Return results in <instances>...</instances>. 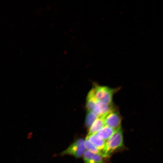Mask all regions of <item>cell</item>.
<instances>
[{"label": "cell", "instance_id": "cell-1", "mask_svg": "<svg viewBox=\"0 0 163 163\" xmlns=\"http://www.w3.org/2000/svg\"><path fill=\"white\" fill-rule=\"evenodd\" d=\"M125 149L123 131L121 127L117 129L113 135L106 141L104 156L105 158L108 157L114 152Z\"/></svg>", "mask_w": 163, "mask_h": 163}, {"label": "cell", "instance_id": "cell-12", "mask_svg": "<svg viewBox=\"0 0 163 163\" xmlns=\"http://www.w3.org/2000/svg\"><path fill=\"white\" fill-rule=\"evenodd\" d=\"M98 117L93 111H87L85 119V125L88 128H89L93 122Z\"/></svg>", "mask_w": 163, "mask_h": 163}, {"label": "cell", "instance_id": "cell-5", "mask_svg": "<svg viewBox=\"0 0 163 163\" xmlns=\"http://www.w3.org/2000/svg\"><path fill=\"white\" fill-rule=\"evenodd\" d=\"M113 109L112 104H109L102 101H97L93 111L98 117H104Z\"/></svg>", "mask_w": 163, "mask_h": 163}, {"label": "cell", "instance_id": "cell-3", "mask_svg": "<svg viewBox=\"0 0 163 163\" xmlns=\"http://www.w3.org/2000/svg\"><path fill=\"white\" fill-rule=\"evenodd\" d=\"M85 140L80 138L75 141L66 150L62 152V155H69L76 158H79L83 155L86 151L85 145Z\"/></svg>", "mask_w": 163, "mask_h": 163}, {"label": "cell", "instance_id": "cell-10", "mask_svg": "<svg viewBox=\"0 0 163 163\" xmlns=\"http://www.w3.org/2000/svg\"><path fill=\"white\" fill-rule=\"evenodd\" d=\"M93 92L91 89L89 92L87 96L86 106L88 111L93 110L97 101L95 97Z\"/></svg>", "mask_w": 163, "mask_h": 163}, {"label": "cell", "instance_id": "cell-11", "mask_svg": "<svg viewBox=\"0 0 163 163\" xmlns=\"http://www.w3.org/2000/svg\"><path fill=\"white\" fill-rule=\"evenodd\" d=\"M84 143L86 149L87 150L105 158L103 152L92 144L86 138Z\"/></svg>", "mask_w": 163, "mask_h": 163}, {"label": "cell", "instance_id": "cell-6", "mask_svg": "<svg viewBox=\"0 0 163 163\" xmlns=\"http://www.w3.org/2000/svg\"><path fill=\"white\" fill-rule=\"evenodd\" d=\"M83 157L84 163H106L104 157L87 150L85 152Z\"/></svg>", "mask_w": 163, "mask_h": 163}, {"label": "cell", "instance_id": "cell-9", "mask_svg": "<svg viewBox=\"0 0 163 163\" xmlns=\"http://www.w3.org/2000/svg\"><path fill=\"white\" fill-rule=\"evenodd\" d=\"M116 130L105 126L96 134L106 141L113 135Z\"/></svg>", "mask_w": 163, "mask_h": 163}, {"label": "cell", "instance_id": "cell-7", "mask_svg": "<svg viewBox=\"0 0 163 163\" xmlns=\"http://www.w3.org/2000/svg\"><path fill=\"white\" fill-rule=\"evenodd\" d=\"M86 138L92 144L102 152L104 156V152L105 148V141L100 138L96 134L87 135Z\"/></svg>", "mask_w": 163, "mask_h": 163}, {"label": "cell", "instance_id": "cell-2", "mask_svg": "<svg viewBox=\"0 0 163 163\" xmlns=\"http://www.w3.org/2000/svg\"><path fill=\"white\" fill-rule=\"evenodd\" d=\"M94 85L91 89L96 100L107 104H111L113 95L118 89H113L97 84Z\"/></svg>", "mask_w": 163, "mask_h": 163}, {"label": "cell", "instance_id": "cell-4", "mask_svg": "<svg viewBox=\"0 0 163 163\" xmlns=\"http://www.w3.org/2000/svg\"><path fill=\"white\" fill-rule=\"evenodd\" d=\"M105 126L116 130L121 127V118L118 111L114 108L104 117Z\"/></svg>", "mask_w": 163, "mask_h": 163}, {"label": "cell", "instance_id": "cell-8", "mask_svg": "<svg viewBox=\"0 0 163 163\" xmlns=\"http://www.w3.org/2000/svg\"><path fill=\"white\" fill-rule=\"evenodd\" d=\"M105 126L104 117H98L89 128L87 135L96 134Z\"/></svg>", "mask_w": 163, "mask_h": 163}]
</instances>
